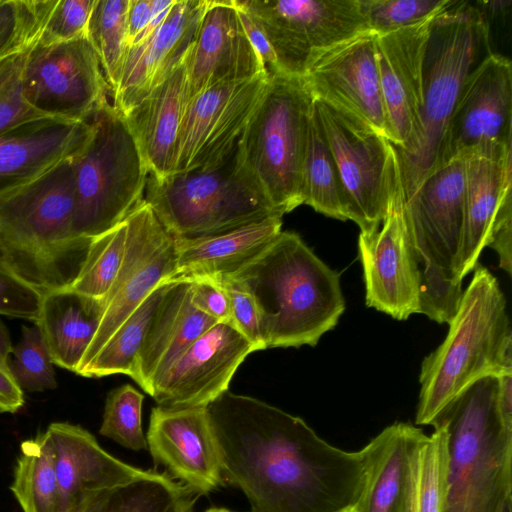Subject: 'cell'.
Returning <instances> with one entry per match:
<instances>
[{
  "mask_svg": "<svg viewBox=\"0 0 512 512\" xmlns=\"http://www.w3.org/2000/svg\"><path fill=\"white\" fill-rule=\"evenodd\" d=\"M498 408L504 423L512 428V372L498 377Z\"/></svg>",
  "mask_w": 512,
  "mask_h": 512,
  "instance_id": "db71d44e",
  "label": "cell"
},
{
  "mask_svg": "<svg viewBox=\"0 0 512 512\" xmlns=\"http://www.w3.org/2000/svg\"><path fill=\"white\" fill-rule=\"evenodd\" d=\"M42 300L43 293L13 270L0 248V315L35 323Z\"/></svg>",
  "mask_w": 512,
  "mask_h": 512,
  "instance_id": "f6af8a7d",
  "label": "cell"
},
{
  "mask_svg": "<svg viewBox=\"0 0 512 512\" xmlns=\"http://www.w3.org/2000/svg\"><path fill=\"white\" fill-rule=\"evenodd\" d=\"M217 279L228 296L229 322L253 345L255 351L267 349L260 314L252 296L226 277Z\"/></svg>",
  "mask_w": 512,
  "mask_h": 512,
  "instance_id": "7dc6e473",
  "label": "cell"
},
{
  "mask_svg": "<svg viewBox=\"0 0 512 512\" xmlns=\"http://www.w3.org/2000/svg\"><path fill=\"white\" fill-rule=\"evenodd\" d=\"M511 127L512 65L505 56L490 52L462 87L442 137L436 169L473 154L512 150Z\"/></svg>",
  "mask_w": 512,
  "mask_h": 512,
  "instance_id": "5bb4252c",
  "label": "cell"
},
{
  "mask_svg": "<svg viewBox=\"0 0 512 512\" xmlns=\"http://www.w3.org/2000/svg\"><path fill=\"white\" fill-rule=\"evenodd\" d=\"M10 490L23 512H63L55 452L47 431L22 442Z\"/></svg>",
  "mask_w": 512,
  "mask_h": 512,
  "instance_id": "d6a6232c",
  "label": "cell"
},
{
  "mask_svg": "<svg viewBox=\"0 0 512 512\" xmlns=\"http://www.w3.org/2000/svg\"><path fill=\"white\" fill-rule=\"evenodd\" d=\"M233 2L247 38L258 54L267 74L278 73L276 57L262 27L245 9L236 3V0H233Z\"/></svg>",
  "mask_w": 512,
  "mask_h": 512,
  "instance_id": "f907efd6",
  "label": "cell"
},
{
  "mask_svg": "<svg viewBox=\"0 0 512 512\" xmlns=\"http://www.w3.org/2000/svg\"><path fill=\"white\" fill-rule=\"evenodd\" d=\"M303 80L314 99L387 138L375 33L363 32L331 49Z\"/></svg>",
  "mask_w": 512,
  "mask_h": 512,
  "instance_id": "d6986e66",
  "label": "cell"
},
{
  "mask_svg": "<svg viewBox=\"0 0 512 512\" xmlns=\"http://www.w3.org/2000/svg\"><path fill=\"white\" fill-rule=\"evenodd\" d=\"M455 0H358L368 30L381 34L433 18Z\"/></svg>",
  "mask_w": 512,
  "mask_h": 512,
  "instance_id": "7bdbcfd3",
  "label": "cell"
},
{
  "mask_svg": "<svg viewBox=\"0 0 512 512\" xmlns=\"http://www.w3.org/2000/svg\"><path fill=\"white\" fill-rule=\"evenodd\" d=\"M500 512H512V499L506 502Z\"/></svg>",
  "mask_w": 512,
  "mask_h": 512,
  "instance_id": "9f6ffc18",
  "label": "cell"
},
{
  "mask_svg": "<svg viewBox=\"0 0 512 512\" xmlns=\"http://www.w3.org/2000/svg\"><path fill=\"white\" fill-rule=\"evenodd\" d=\"M401 179L378 230L360 232L366 305L405 320L419 309L420 262L403 217Z\"/></svg>",
  "mask_w": 512,
  "mask_h": 512,
  "instance_id": "2e32d148",
  "label": "cell"
},
{
  "mask_svg": "<svg viewBox=\"0 0 512 512\" xmlns=\"http://www.w3.org/2000/svg\"><path fill=\"white\" fill-rule=\"evenodd\" d=\"M146 440L155 464L200 496L224 484L207 407H154Z\"/></svg>",
  "mask_w": 512,
  "mask_h": 512,
  "instance_id": "ffe728a7",
  "label": "cell"
},
{
  "mask_svg": "<svg viewBox=\"0 0 512 512\" xmlns=\"http://www.w3.org/2000/svg\"><path fill=\"white\" fill-rule=\"evenodd\" d=\"M55 0H0V62L35 46Z\"/></svg>",
  "mask_w": 512,
  "mask_h": 512,
  "instance_id": "f35d334b",
  "label": "cell"
},
{
  "mask_svg": "<svg viewBox=\"0 0 512 512\" xmlns=\"http://www.w3.org/2000/svg\"><path fill=\"white\" fill-rule=\"evenodd\" d=\"M463 293L462 282L453 281L435 267L420 265L418 313L449 324L459 309Z\"/></svg>",
  "mask_w": 512,
  "mask_h": 512,
  "instance_id": "ee69618b",
  "label": "cell"
},
{
  "mask_svg": "<svg viewBox=\"0 0 512 512\" xmlns=\"http://www.w3.org/2000/svg\"><path fill=\"white\" fill-rule=\"evenodd\" d=\"M262 27L278 73L304 78L325 53L369 31L358 0H236Z\"/></svg>",
  "mask_w": 512,
  "mask_h": 512,
  "instance_id": "30bf717a",
  "label": "cell"
},
{
  "mask_svg": "<svg viewBox=\"0 0 512 512\" xmlns=\"http://www.w3.org/2000/svg\"><path fill=\"white\" fill-rule=\"evenodd\" d=\"M497 396L498 377H482L430 424L447 434L445 512H500L512 499V428L500 415Z\"/></svg>",
  "mask_w": 512,
  "mask_h": 512,
  "instance_id": "8992f818",
  "label": "cell"
},
{
  "mask_svg": "<svg viewBox=\"0 0 512 512\" xmlns=\"http://www.w3.org/2000/svg\"><path fill=\"white\" fill-rule=\"evenodd\" d=\"M92 132L91 120L46 119L0 135V196L76 158Z\"/></svg>",
  "mask_w": 512,
  "mask_h": 512,
  "instance_id": "484cf974",
  "label": "cell"
},
{
  "mask_svg": "<svg viewBox=\"0 0 512 512\" xmlns=\"http://www.w3.org/2000/svg\"><path fill=\"white\" fill-rule=\"evenodd\" d=\"M235 150L214 168L148 175L144 199L172 237L212 236L282 217L242 176Z\"/></svg>",
  "mask_w": 512,
  "mask_h": 512,
  "instance_id": "ba28073f",
  "label": "cell"
},
{
  "mask_svg": "<svg viewBox=\"0 0 512 512\" xmlns=\"http://www.w3.org/2000/svg\"><path fill=\"white\" fill-rule=\"evenodd\" d=\"M23 91L38 111L56 119L90 121L110 96L99 58L87 36L30 50Z\"/></svg>",
  "mask_w": 512,
  "mask_h": 512,
  "instance_id": "7c38bea8",
  "label": "cell"
},
{
  "mask_svg": "<svg viewBox=\"0 0 512 512\" xmlns=\"http://www.w3.org/2000/svg\"><path fill=\"white\" fill-rule=\"evenodd\" d=\"M487 17L469 1H455L431 22L423 68V104L404 148H395L403 197L437 166L445 128L472 70L490 52Z\"/></svg>",
  "mask_w": 512,
  "mask_h": 512,
  "instance_id": "5b68a950",
  "label": "cell"
},
{
  "mask_svg": "<svg viewBox=\"0 0 512 512\" xmlns=\"http://www.w3.org/2000/svg\"><path fill=\"white\" fill-rule=\"evenodd\" d=\"M253 345L230 323L218 322L189 345L154 384L166 408L207 407L224 392Z\"/></svg>",
  "mask_w": 512,
  "mask_h": 512,
  "instance_id": "ac0fdd59",
  "label": "cell"
},
{
  "mask_svg": "<svg viewBox=\"0 0 512 512\" xmlns=\"http://www.w3.org/2000/svg\"><path fill=\"white\" fill-rule=\"evenodd\" d=\"M185 65L189 99L217 84L267 74L233 0H209Z\"/></svg>",
  "mask_w": 512,
  "mask_h": 512,
  "instance_id": "603a6c76",
  "label": "cell"
},
{
  "mask_svg": "<svg viewBox=\"0 0 512 512\" xmlns=\"http://www.w3.org/2000/svg\"><path fill=\"white\" fill-rule=\"evenodd\" d=\"M422 433L410 423L396 422L362 448L367 473L359 512H406L410 455Z\"/></svg>",
  "mask_w": 512,
  "mask_h": 512,
  "instance_id": "f546056e",
  "label": "cell"
},
{
  "mask_svg": "<svg viewBox=\"0 0 512 512\" xmlns=\"http://www.w3.org/2000/svg\"><path fill=\"white\" fill-rule=\"evenodd\" d=\"M218 323L191 299V280L167 281L130 377L149 395L181 353Z\"/></svg>",
  "mask_w": 512,
  "mask_h": 512,
  "instance_id": "d4e9b609",
  "label": "cell"
},
{
  "mask_svg": "<svg viewBox=\"0 0 512 512\" xmlns=\"http://www.w3.org/2000/svg\"><path fill=\"white\" fill-rule=\"evenodd\" d=\"M302 194L303 204L315 211L341 221L349 220L344 188L314 102L308 123Z\"/></svg>",
  "mask_w": 512,
  "mask_h": 512,
  "instance_id": "836d02e7",
  "label": "cell"
},
{
  "mask_svg": "<svg viewBox=\"0 0 512 512\" xmlns=\"http://www.w3.org/2000/svg\"><path fill=\"white\" fill-rule=\"evenodd\" d=\"M167 281L154 289L125 319L78 375L99 378L125 374L130 377Z\"/></svg>",
  "mask_w": 512,
  "mask_h": 512,
  "instance_id": "d590c367",
  "label": "cell"
},
{
  "mask_svg": "<svg viewBox=\"0 0 512 512\" xmlns=\"http://www.w3.org/2000/svg\"><path fill=\"white\" fill-rule=\"evenodd\" d=\"M489 247L499 257V266L508 275L512 272V201L506 202L499 210L493 225Z\"/></svg>",
  "mask_w": 512,
  "mask_h": 512,
  "instance_id": "681fc988",
  "label": "cell"
},
{
  "mask_svg": "<svg viewBox=\"0 0 512 512\" xmlns=\"http://www.w3.org/2000/svg\"><path fill=\"white\" fill-rule=\"evenodd\" d=\"M102 302L68 289L43 294L34 323L53 364L77 373L92 342L102 314Z\"/></svg>",
  "mask_w": 512,
  "mask_h": 512,
  "instance_id": "4dcf8cb0",
  "label": "cell"
},
{
  "mask_svg": "<svg viewBox=\"0 0 512 512\" xmlns=\"http://www.w3.org/2000/svg\"><path fill=\"white\" fill-rule=\"evenodd\" d=\"M205 512H233V511L225 509V508H210V509L206 510Z\"/></svg>",
  "mask_w": 512,
  "mask_h": 512,
  "instance_id": "6f0895ef",
  "label": "cell"
},
{
  "mask_svg": "<svg viewBox=\"0 0 512 512\" xmlns=\"http://www.w3.org/2000/svg\"><path fill=\"white\" fill-rule=\"evenodd\" d=\"M422 433L410 455L406 512H445L448 490V444L445 429L433 425Z\"/></svg>",
  "mask_w": 512,
  "mask_h": 512,
  "instance_id": "e575fe53",
  "label": "cell"
},
{
  "mask_svg": "<svg viewBox=\"0 0 512 512\" xmlns=\"http://www.w3.org/2000/svg\"><path fill=\"white\" fill-rule=\"evenodd\" d=\"M46 431L54 447L63 512H83L98 493L152 471L112 456L81 426L53 422Z\"/></svg>",
  "mask_w": 512,
  "mask_h": 512,
  "instance_id": "cb8c5ba5",
  "label": "cell"
},
{
  "mask_svg": "<svg viewBox=\"0 0 512 512\" xmlns=\"http://www.w3.org/2000/svg\"><path fill=\"white\" fill-rule=\"evenodd\" d=\"M189 101L185 60L136 105L121 114L149 175L172 171L181 121Z\"/></svg>",
  "mask_w": 512,
  "mask_h": 512,
  "instance_id": "83f0119b",
  "label": "cell"
},
{
  "mask_svg": "<svg viewBox=\"0 0 512 512\" xmlns=\"http://www.w3.org/2000/svg\"><path fill=\"white\" fill-rule=\"evenodd\" d=\"M126 240L125 218L113 228L92 238L77 276L66 289L103 302L120 270Z\"/></svg>",
  "mask_w": 512,
  "mask_h": 512,
  "instance_id": "74e56055",
  "label": "cell"
},
{
  "mask_svg": "<svg viewBox=\"0 0 512 512\" xmlns=\"http://www.w3.org/2000/svg\"><path fill=\"white\" fill-rule=\"evenodd\" d=\"M346 512H359V511H358V508L356 506V507H354V508H352V509H350V510H348Z\"/></svg>",
  "mask_w": 512,
  "mask_h": 512,
  "instance_id": "680465c9",
  "label": "cell"
},
{
  "mask_svg": "<svg viewBox=\"0 0 512 512\" xmlns=\"http://www.w3.org/2000/svg\"><path fill=\"white\" fill-rule=\"evenodd\" d=\"M153 0H129L127 26L128 47L144 31L153 13Z\"/></svg>",
  "mask_w": 512,
  "mask_h": 512,
  "instance_id": "f5cc1de1",
  "label": "cell"
},
{
  "mask_svg": "<svg viewBox=\"0 0 512 512\" xmlns=\"http://www.w3.org/2000/svg\"><path fill=\"white\" fill-rule=\"evenodd\" d=\"M281 228L282 217L272 216L217 235L174 238L176 270L173 278L229 276L259 255Z\"/></svg>",
  "mask_w": 512,
  "mask_h": 512,
  "instance_id": "f1b7e54d",
  "label": "cell"
},
{
  "mask_svg": "<svg viewBox=\"0 0 512 512\" xmlns=\"http://www.w3.org/2000/svg\"><path fill=\"white\" fill-rule=\"evenodd\" d=\"M127 240L117 277L102 302V314L80 372L115 330L161 283L175 275V240L143 199L126 217Z\"/></svg>",
  "mask_w": 512,
  "mask_h": 512,
  "instance_id": "9a60e30c",
  "label": "cell"
},
{
  "mask_svg": "<svg viewBox=\"0 0 512 512\" xmlns=\"http://www.w3.org/2000/svg\"><path fill=\"white\" fill-rule=\"evenodd\" d=\"M53 365L38 327L22 326L20 341L13 347L7 367L23 392L55 389Z\"/></svg>",
  "mask_w": 512,
  "mask_h": 512,
  "instance_id": "60d3db41",
  "label": "cell"
},
{
  "mask_svg": "<svg viewBox=\"0 0 512 512\" xmlns=\"http://www.w3.org/2000/svg\"><path fill=\"white\" fill-rule=\"evenodd\" d=\"M224 482L249 512H346L366 482L363 450L345 451L300 417L229 390L207 406Z\"/></svg>",
  "mask_w": 512,
  "mask_h": 512,
  "instance_id": "6da1fadb",
  "label": "cell"
},
{
  "mask_svg": "<svg viewBox=\"0 0 512 512\" xmlns=\"http://www.w3.org/2000/svg\"><path fill=\"white\" fill-rule=\"evenodd\" d=\"M95 0H55L39 44L67 42L87 36Z\"/></svg>",
  "mask_w": 512,
  "mask_h": 512,
  "instance_id": "bcb514c9",
  "label": "cell"
},
{
  "mask_svg": "<svg viewBox=\"0 0 512 512\" xmlns=\"http://www.w3.org/2000/svg\"><path fill=\"white\" fill-rule=\"evenodd\" d=\"M225 277L252 296L266 348L315 346L345 310L339 274L295 232L281 231L259 255Z\"/></svg>",
  "mask_w": 512,
  "mask_h": 512,
  "instance_id": "7a4b0ae2",
  "label": "cell"
},
{
  "mask_svg": "<svg viewBox=\"0 0 512 512\" xmlns=\"http://www.w3.org/2000/svg\"><path fill=\"white\" fill-rule=\"evenodd\" d=\"M511 152L465 158L464 217L457 259L460 281L474 269L489 245L501 207L511 199Z\"/></svg>",
  "mask_w": 512,
  "mask_h": 512,
  "instance_id": "4316f807",
  "label": "cell"
},
{
  "mask_svg": "<svg viewBox=\"0 0 512 512\" xmlns=\"http://www.w3.org/2000/svg\"><path fill=\"white\" fill-rule=\"evenodd\" d=\"M13 345L9 332L0 321V363L7 365L12 353Z\"/></svg>",
  "mask_w": 512,
  "mask_h": 512,
  "instance_id": "11a10c76",
  "label": "cell"
},
{
  "mask_svg": "<svg viewBox=\"0 0 512 512\" xmlns=\"http://www.w3.org/2000/svg\"><path fill=\"white\" fill-rule=\"evenodd\" d=\"M33 47L0 62V135L31 123L56 119L35 109L24 95L23 72Z\"/></svg>",
  "mask_w": 512,
  "mask_h": 512,
  "instance_id": "b9f144b4",
  "label": "cell"
},
{
  "mask_svg": "<svg viewBox=\"0 0 512 512\" xmlns=\"http://www.w3.org/2000/svg\"><path fill=\"white\" fill-rule=\"evenodd\" d=\"M443 343L422 362L416 424L430 425L459 393L485 376L512 372V331L497 279L474 267Z\"/></svg>",
  "mask_w": 512,
  "mask_h": 512,
  "instance_id": "277c9868",
  "label": "cell"
},
{
  "mask_svg": "<svg viewBox=\"0 0 512 512\" xmlns=\"http://www.w3.org/2000/svg\"><path fill=\"white\" fill-rule=\"evenodd\" d=\"M144 395L130 384L111 390L107 396L99 433L134 451L147 449L142 429Z\"/></svg>",
  "mask_w": 512,
  "mask_h": 512,
  "instance_id": "ab89813d",
  "label": "cell"
},
{
  "mask_svg": "<svg viewBox=\"0 0 512 512\" xmlns=\"http://www.w3.org/2000/svg\"><path fill=\"white\" fill-rule=\"evenodd\" d=\"M24 402L23 390L14 380L7 365L0 363V412L16 413Z\"/></svg>",
  "mask_w": 512,
  "mask_h": 512,
  "instance_id": "816d5d0a",
  "label": "cell"
},
{
  "mask_svg": "<svg viewBox=\"0 0 512 512\" xmlns=\"http://www.w3.org/2000/svg\"><path fill=\"white\" fill-rule=\"evenodd\" d=\"M435 17L375 34L387 139L395 148L405 147L418 124L423 104L425 51Z\"/></svg>",
  "mask_w": 512,
  "mask_h": 512,
  "instance_id": "44dd1931",
  "label": "cell"
},
{
  "mask_svg": "<svg viewBox=\"0 0 512 512\" xmlns=\"http://www.w3.org/2000/svg\"><path fill=\"white\" fill-rule=\"evenodd\" d=\"M129 0H95L90 15L87 37L96 52L110 96L118 86L128 49Z\"/></svg>",
  "mask_w": 512,
  "mask_h": 512,
  "instance_id": "8d00e7d4",
  "label": "cell"
},
{
  "mask_svg": "<svg viewBox=\"0 0 512 512\" xmlns=\"http://www.w3.org/2000/svg\"><path fill=\"white\" fill-rule=\"evenodd\" d=\"M73 160L0 196V248L13 270L43 294L70 286L91 242L76 232Z\"/></svg>",
  "mask_w": 512,
  "mask_h": 512,
  "instance_id": "3957f363",
  "label": "cell"
},
{
  "mask_svg": "<svg viewBox=\"0 0 512 512\" xmlns=\"http://www.w3.org/2000/svg\"><path fill=\"white\" fill-rule=\"evenodd\" d=\"M465 190V158L448 162L430 173L407 199L403 217L420 265L457 277Z\"/></svg>",
  "mask_w": 512,
  "mask_h": 512,
  "instance_id": "e0dca14e",
  "label": "cell"
},
{
  "mask_svg": "<svg viewBox=\"0 0 512 512\" xmlns=\"http://www.w3.org/2000/svg\"><path fill=\"white\" fill-rule=\"evenodd\" d=\"M188 279L191 280L193 304L217 322H229V300L220 280L213 277Z\"/></svg>",
  "mask_w": 512,
  "mask_h": 512,
  "instance_id": "c3c4849f",
  "label": "cell"
},
{
  "mask_svg": "<svg viewBox=\"0 0 512 512\" xmlns=\"http://www.w3.org/2000/svg\"><path fill=\"white\" fill-rule=\"evenodd\" d=\"M92 135L73 160L75 227L84 239L113 228L144 199L145 163L121 113L107 102L91 119Z\"/></svg>",
  "mask_w": 512,
  "mask_h": 512,
  "instance_id": "9c48e42d",
  "label": "cell"
},
{
  "mask_svg": "<svg viewBox=\"0 0 512 512\" xmlns=\"http://www.w3.org/2000/svg\"><path fill=\"white\" fill-rule=\"evenodd\" d=\"M270 76L214 85L190 98L175 145L173 173L217 167L234 152Z\"/></svg>",
  "mask_w": 512,
  "mask_h": 512,
  "instance_id": "4fadbf2b",
  "label": "cell"
},
{
  "mask_svg": "<svg viewBox=\"0 0 512 512\" xmlns=\"http://www.w3.org/2000/svg\"><path fill=\"white\" fill-rule=\"evenodd\" d=\"M200 495L168 474H150L104 490L83 512H194Z\"/></svg>",
  "mask_w": 512,
  "mask_h": 512,
  "instance_id": "1f68e13d",
  "label": "cell"
},
{
  "mask_svg": "<svg viewBox=\"0 0 512 512\" xmlns=\"http://www.w3.org/2000/svg\"><path fill=\"white\" fill-rule=\"evenodd\" d=\"M269 76L235 157L242 176L283 217L303 204L302 173L314 98L302 78Z\"/></svg>",
  "mask_w": 512,
  "mask_h": 512,
  "instance_id": "52a82bcc",
  "label": "cell"
},
{
  "mask_svg": "<svg viewBox=\"0 0 512 512\" xmlns=\"http://www.w3.org/2000/svg\"><path fill=\"white\" fill-rule=\"evenodd\" d=\"M209 0H176L145 40L129 46L112 105L121 114L168 78L185 60Z\"/></svg>",
  "mask_w": 512,
  "mask_h": 512,
  "instance_id": "7402d4cb",
  "label": "cell"
},
{
  "mask_svg": "<svg viewBox=\"0 0 512 512\" xmlns=\"http://www.w3.org/2000/svg\"><path fill=\"white\" fill-rule=\"evenodd\" d=\"M314 107L338 168L349 220L362 233L379 229L401 179L393 145L359 121L314 99Z\"/></svg>",
  "mask_w": 512,
  "mask_h": 512,
  "instance_id": "8fae6325",
  "label": "cell"
}]
</instances>
